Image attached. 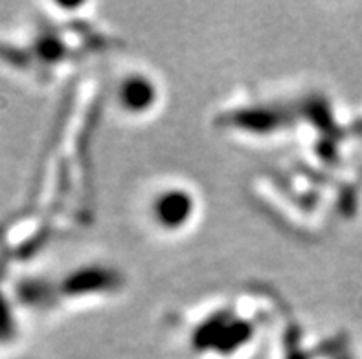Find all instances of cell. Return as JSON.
<instances>
[{
    "instance_id": "cell-1",
    "label": "cell",
    "mask_w": 362,
    "mask_h": 359,
    "mask_svg": "<svg viewBox=\"0 0 362 359\" xmlns=\"http://www.w3.org/2000/svg\"><path fill=\"white\" fill-rule=\"evenodd\" d=\"M193 211L195 200L188 189H164L151 200V219L162 229H180L189 222Z\"/></svg>"
},
{
    "instance_id": "cell-2",
    "label": "cell",
    "mask_w": 362,
    "mask_h": 359,
    "mask_svg": "<svg viewBox=\"0 0 362 359\" xmlns=\"http://www.w3.org/2000/svg\"><path fill=\"white\" fill-rule=\"evenodd\" d=\"M156 85L146 75H129L118 87V107L129 114H144L155 107Z\"/></svg>"
}]
</instances>
